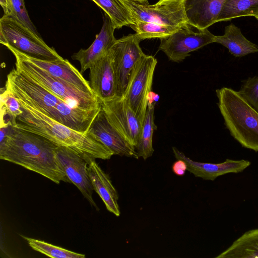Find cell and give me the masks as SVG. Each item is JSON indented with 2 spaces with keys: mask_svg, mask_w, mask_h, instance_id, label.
<instances>
[{
  "mask_svg": "<svg viewBox=\"0 0 258 258\" xmlns=\"http://www.w3.org/2000/svg\"><path fill=\"white\" fill-rule=\"evenodd\" d=\"M23 113L14 126L43 137L58 147L66 148L78 154L89 164L96 159L108 160L113 152L88 133L75 131L47 116L20 97Z\"/></svg>",
  "mask_w": 258,
  "mask_h": 258,
  "instance_id": "1",
  "label": "cell"
},
{
  "mask_svg": "<svg viewBox=\"0 0 258 258\" xmlns=\"http://www.w3.org/2000/svg\"><path fill=\"white\" fill-rule=\"evenodd\" d=\"M57 146L42 136L13 126L2 143L0 159L20 165L54 183L70 181L56 155Z\"/></svg>",
  "mask_w": 258,
  "mask_h": 258,
  "instance_id": "2",
  "label": "cell"
},
{
  "mask_svg": "<svg viewBox=\"0 0 258 258\" xmlns=\"http://www.w3.org/2000/svg\"><path fill=\"white\" fill-rule=\"evenodd\" d=\"M5 87L50 118L83 133L88 132L102 108L74 107L16 68L8 74Z\"/></svg>",
  "mask_w": 258,
  "mask_h": 258,
  "instance_id": "3",
  "label": "cell"
},
{
  "mask_svg": "<svg viewBox=\"0 0 258 258\" xmlns=\"http://www.w3.org/2000/svg\"><path fill=\"white\" fill-rule=\"evenodd\" d=\"M218 107L231 135L244 148L258 151V112L231 88L217 89Z\"/></svg>",
  "mask_w": 258,
  "mask_h": 258,
  "instance_id": "4",
  "label": "cell"
},
{
  "mask_svg": "<svg viewBox=\"0 0 258 258\" xmlns=\"http://www.w3.org/2000/svg\"><path fill=\"white\" fill-rule=\"evenodd\" d=\"M7 48L15 57L16 70L28 76L69 105L85 110L102 107V101L96 95L87 93L52 77L32 62L23 53L11 47Z\"/></svg>",
  "mask_w": 258,
  "mask_h": 258,
  "instance_id": "5",
  "label": "cell"
},
{
  "mask_svg": "<svg viewBox=\"0 0 258 258\" xmlns=\"http://www.w3.org/2000/svg\"><path fill=\"white\" fill-rule=\"evenodd\" d=\"M0 42L35 58L49 61L63 59L41 37L10 16L4 15L0 19Z\"/></svg>",
  "mask_w": 258,
  "mask_h": 258,
  "instance_id": "6",
  "label": "cell"
},
{
  "mask_svg": "<svg viewBox=\"0 0 258 258\" xmlns=\"http://www.w3.org/2000/svg\"><path fill=\"white\" fill-rule=\"evenodd\" d=\"M157 59L145 53L138 60L130 75L123 97L142 125L145 118L148 97L152 91Z\"/></svg>",
  "mask_w": 258,
  "mask_h": 258,
  "instance_id": "7",
  "label": "cell"
},
{
  "mask_svg": "<svg viewBox=\"0 0 258 258\" xmlns=\"http://www.w3.org/2000/svg\"><path fill=\"white\" fill-rule=\"evenodd\" d=\"M134 22L143 21L184 26L188 25L183 0H159L150 4L148 0H119Z\"/></svg>",
  "mask_w": 258,
  "mask_h": 258,
  "instance_id": "8",
  "label": "cell"
},
{
  "mask_svg": "<svg viewBox=\"0 0 258 258\" xmlns=\"http://www.w3.org/2000/svg\"><path fill=\"white\" fill-rule=\"evenodd\" d=\"M136 33L116 39L110 49L116 78L117 97H123L131 73L138 60L145 54Z\"/></svg>",
  "mask_w": 258,
  "mask_h": 258,
  "instance_id": "9",
  "label": "cell"
},
{
  "mask_svg": "<svg viewBox=\"0 0 258 258\" xmlns=\"http://www.w3.org/2000/svg\"><path fill=\"white\" fill-rule=\"evenodd\" d=\"M191 27L189 25L182 26L172 35L160 39L159 49L169 60L181 62L190 52L214 42L215 35L208 29L195 32Z\"/></svg>",
  "mask_w": 258,
  "mask_h": 258,
  "instance_id": "10",
  "label": "cell"
},
{
  "mask_svg": "<svg viewBox=\"0 0 258 258\" xmlns=\"http://www.w3.org/2000/svg\"><path fill=\"white\" fill-rule=\"evenodd\" d=\"M102 108L112 125L136 148L140 139L142 125L123 97L102 101Z\"/></svg>",
  "mask_w": 258,
  "mask_h": 258,
  "instance_id": "11",
  "label": "cell"
},
{
  "mask_svg": "<svg viewBox=\"0 0 258 258\" xmlns=\"http://www.w3.org/2000/svg\"><path fill=\"white\" fill-rule=\"evenodd\" d=\"M56 155L70 183H73L91 206L98 210L93 199L94 188L89 176L88 162L78 154L62 147L57 148Z\"/></svg>",
  "mask_w": 258,
  "mask_h": 258,
  "instance_id": "12",
  "label": "cell"
},
{
  "mask_svg": "<svg viewBox=\"0 0 258 258\" xmlns=\"http://www.w3.org/2000/svg\"><path fill=\"white\" fill-rule=\"evenodd\" d=\"M87 133L109 148L114 155L136 159L139 158L136 148L112 125L102 108Z\"/></svg>",
  "mask_w": 258,
  "mask_h": 258,
  "instance_id": "13",
  "label": "cell"
},
{
  "mask_svg": "<svg viewBox=\"0 0 258 258\" xmlns=\"http://www.w3.org/2000/svg\"><path fill=\"white\" fill-rule=\"evenodd\" d=\"M172 151L176 159H181L186 162L187 171L196 177L204 180L213 181L218 176L227 173L241 172L251 164L248 160L229 159L220 163L200 162L192 160L176 147H172Z\"/></svg>",
  "mask_w": 258,
  "mask_h": 258,
  "instance_id": "14",
  "label": "cell"
},
{
  "mask_svg": "<svg viewBox=\"0 0 258 258\" xmlns=\"http://www.w3.org/2000/svg\"><path fill=\"white\" fill-rule=\"evenodd\" d=\"M103 20L101 29L91 45L87 49H80L71 56L73 60L79 62L82 74L108 53L116 40L114 35L115 28L110 18L105 14Z\"/></svg>",
  "mask_w": 258,
  "mask_h": 258,
  "instance_id": "15",
  "label": "cell"
},
{
  "mask_svg": "<svg viewBox=\"0 0 258 258\" xmlns=\"http://www.w3.org/2000/svg\"><path fill=\"white\" fill-rule=\"evenodd\" d=\"M110 51L89 69L90 87L102 101L117 97L116 81Z\"/></svg>",
  "mask_w": 258,
  "mask_h": 258,
  "instance_id": "16",
  "label": "cell"
},
{
  "mask_svg": "<svg viewBox=\"0 0 258 258\" xmlns=\"http://www.w3.org/2000/svg\"><path fill=\"white\" fill-rule=\"evenodd\" d=\"M227 0H183L188 23L198 30L208 29L217 19Z\"/></svg>",
  "mask_w": 258,
  "mask_h": 258,
  "instance_id": "17",
  "label": "cell"
},
{
  "mask_svg": "<svg viewBox=\"0 0 258 258\" xmlns=\"http://www.w3.org/2000/svg\"><path fill=\"white\" fill-rule=\"evenodd\" d=\"M23 54L32 62L45 70L52 77L64 81L80 90L96 95L90 87L89 82L67 59L63 58L58 60H45Z\"/></svg>",
  "mask_w": 258,
  "mask_h": 258,
  "instance_id": "18",
  "label": "cell"
},
{
  "mask_svg": "<svg viewBox=\"0 0 258 258\" xmlns=\"http://www.w3.org/2000/svg\"><path fill=\"white\" fill-rule=\"evenodd\" d=\"M88 173L94 190L99 195L107 210L117 217L120 215L118 195L109 176L93 160L88 164Z\"/></svg>",
  "mask_w": 258,
  "mask_h": 258,
  "instance_id": "19",
  "label": "cell"
},
{
  "mask_svg": "<svg viewBox=\"0 0 258 258\" xmlns=\"http://www.w3.org/2000/svg\"><path fill=\"white\" fill-rule=\"evenodd\" d=\"M214 42L226 47L235 57L258 52V46L246 39L240 28L233 23L225 27L223 35L215 36Z\"/></svg>",
  "mask_w": 258,
  "mask_h": 258,
  "instance_id": "20",
  "label": "cell"
},
{
  "mask_svg": "<svg viewBox=\"0 0 258 258\" xmlns=\"http://www.w3.org/2000/svg\"><path fill=\"white\" fill-rule=\"evenodd\" d=\"M216 258H258V228L248 230Z\"/></svg>",
  "mask_w": 258,
  "mask_h": 258,
  "instance_id": "21",
  "label": "cell"
},
{
  "mask_svg": "<svg viewBox=\"0 0 258 258\" xmlns=\"http://www.w3.org/2000/svg\"><path fill=\"white\" fill-rule=\"evenodd\" d=\"M156 103L148 102L146 116L142 125L140 141L136 148L139 158L146 160L154 152L153 135L157 126L154 123V108Z\"/></svg>",
  "mask_w": 258,
  "mask_h": 258,
  "instance_id": "22",
  "label": "cell"
},
{
  "mask_svg": "<svg viewBox=\"0 0 258 258\" xmlns=\"http://www.w3.org/2000/svg\"><path fill=\"white\" fill-rule=\"evenodd\" d=\"M258 14V0H227L220 14L217 22Z\"/></svg>",
  "mask_w": 258,
  "mask_h": 258,
  "instance_id": "23",
  "label": "cell"
},
{
  "mask_svg": "<svg viewBox=\"0 0 258 258\" xmlns=\"http://www.w3.org/2000/svg\"><path fill=\"white\" fill-rule=\"evenodd\" d=\"M130 27L142 41L146 39L167 38L182 26L138 21Z\"/></svg>",
  "mask_w": 258,
  "mask_h": 258,
  "instance_id": "24",
  "label": "cell"
},
{
  "mask_svg": "<svg viewBox=\"0 0 258 258\" xmlns=\"http://www.w3.org/2000/svg\"><path fill=\"white\" fill-rule=\"evenodd\" d=\"M110 18L115 29L133 24L130 13L119 0H91Z\"/></svg>",
  "mask_w": 258,
  "mask_h": 258,
  "instance_id": "25",
  "label": "cell"
},
{
  "mask_svg": "<svg viewBox=\"0 0 258 258\" xmlns=\"http://www.w3.org/2000/svg\"><path fill=\"white\" fill-rule=\"evenodd\" d=\"M34 250L52 258H84L85 255L70 251L43 241L24 237Z\"/></svg>",
  "mask_w": 258,
  "mask_h": 258,
  "instance_id": "26",
  "label": "cell"
},
{
  "mask_svg": "<svg viewBox=\"0 0 258 258\" xmlns=\"http://www.w3.org/2000/svg\"><path fill=\"white\" fill-rule=\"evenodd\" d=\"M1 108L4 109L16 122L18 116L23 113L21 104L9 88L4 87L1 90Z\"/></svg>",
  "mask_w": 258,
  "mask_h": 258,
  "instance_id": "27",
  "label": "cell"
},
{
  "mask_svg": "<svg viewBox=\"0 0 258 258\" xmlns=\"http://www.w3.org/2000/svg\"><path fill=\"white\" fill-rule=\"evenodd\" d=\"M12 16L35 34L40 36L31 21L26 9L24 0H10Z\"/></svg>",
  "mask_w": 258,
  "mask_h": 258,
  "instance_id": "28",
  "label": "cell"
},
{
  "mask_svg": "<svg viewBox=\"0 0 258 258\" xmlns=\"http://www.w3.org/2000/svg\"><path fill=\"white\" fill-rule=\"evenodd\" d=\"M238 92L258 112V76L249 78L245 80Z\"/></svg>",
  "mask_w": 258,
  "mask_h": 258,
  "instance_id": "29",
  "label": "cell"
},
{
  "mask_svg": "<svg viewBox=\"0 0 258 258\" xmlns=\"http://www.w3.org/2000/svg\"><path fill=\"white\" fill-rule=\"evenodd\" d=\"M172 169L173 173L177 176H182L185 174L187 169L186 162L181 159H177L172 166Z\"/></svg>",
  "mask_w": 258,
  "mask_h": 258,
  "instance_id": "30",
  "label": "cell"
},
{
  "mask_svg": "<svg viewBox=\"0 0 258 258\" xmlns=\"http://www.w3.org/2000/svg\"><path fill=\"white\" fill-rule=\"evenodd\" d=\"M0 5L3 9L4 15H12V10L10 0H0Z\"/></svg>",
  "mask_w": 258,
  "mask_h": 258,
  "instance_id": "31",
  "label": "cell"
},
{
  "mask_svg": "<svg viewBox=\"0 0 258 258\" xmlns=\"http://www.w3.org/2000/svg\"><path fill=\"white\" fill-rule=\"evenodd\" d=\"M254 17L258 20V14L255 15Z\"/></svg>",
  "mask_w": 258,
  "mask_h": 258,
  "instance_id": "32",
  "label": "cell"
}]
</instances>
